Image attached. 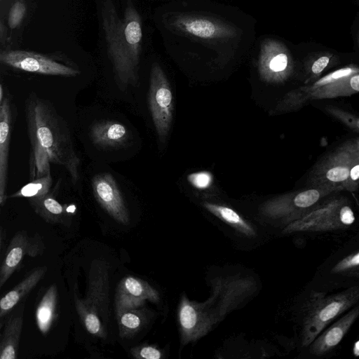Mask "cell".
Listing matches in <instances>:
<instances>
[{
    "label": "cell",
    "instance_id": "obj_1",
    "mask_svg": "<svg viewBox=\"0 0 359 359\" xmlns=\"http://www.w3.org/2000/svg\"><path fill=\"white\" fill-rule=\"evenodd\" d=\"M25 116L32 146V180L50 173V163L63 166L73 184L80 180V158L67 123L48 101L31 94Z\"/></svg>",
    "mask_w": 359,
    "mask_h": 359
},
{
    "label": "cell",
    "instance_id": "obj_2",
    "mask_svg": "<svg viewBox=\"0 0 359 359\" xmlns=\"http://www.w3.org/2000/svg\"><path fill=\"white\" fill-rule=\"evenodd\" d=\"M122 18L112 0H104L102 6V28L116 82L122 90L138 83L142 52L141 17L131 0H127Z\"/></svg>",
    "mask_w": 359,
    "mask_h": 359
},
{
    "label": "cell",
    "instance_id": "obj_3",
    "mask_svg": "<svg viewBox=\"0 0 359 359\" xmlns=\"http://www.w3.org/2000/svg\"><path fill=\"white\" fill-rule=\"evenodd\" d=\"M359 302V285L338 293L312 292L307 301L302 320V343L309 346L316 337L335 320Z\"/></svg>",
    "mask_w": 359,
    "mask_h": 359
},
{
    "label": "cell",
    "instance_id": "obj_4",
    "mask_svg": "<svg viewBox=\"0 0 359 359\" xmlns=\"http://www.w3.org/2000/svg\"><path fill=\"white\" fill-rule=\"evenodd\" d=\"M148 103L159 142L164 144L172 121L173 97L166 75L156 62L151 69Z\"/></svg>",
    "mask_w": 359,
    "mask_h": 359
},
{
    "label": "cell",
    "instance_id": "obj_5",
    "mask_svg": "<svg viewBox=\"0 0 359 359\" xmlns=\"http://www.w3.org/2000/svg\"><path fill=\"white\" fill-rule=\"evenodd\" d=\"M355 222V215L348 205L337 202L315 209L284 228L285 233L322 232L348 229Z\"/></svg>",
    "mask_w": 359,
    "mask_h": 359
},
{
    "label": "cell",
    "instance_id": "obj_6",
    "mask_svg": "<svg viewBox=\"0 0 359 359\" xmlns=\"http://www.w3.org/2000/svg\"><path fill=\"white\" fill-rule=\"evenodd\" d=\"M0 61L15 69L44 75L72 77L80 74L78 69L53 57L24 50H1Z\"/></svg>",
    "mask_w": 359,
    "mask_h": 359
},
{
    "label": "cell",
    "instance_id": "obj_7",
    "mask_svg": "<svg viewBox=\"0 0 359 359\" xmlns=\"http://www.w3.org/2000/svg\"><path fill=\"white\" fill-rule=\"evenodd\" d=\"M91 185L95 198L100 206L118 222L128 224L129 211L114 177L108 172L97 174L93 177Z\"/></svg>",
    "mask_w": 359,
    "mask_h": 359
},
{
    "label": "cell",
    "instance_id": "obj_8",
    "mask_svg": "<svg viewBox=\"0 0 359 359\" xmlns=\"http://www.w3.org/2000/svg\"><path fill=\"white\" fill-rule=\"evenodd\" d=\"M321 193L309 189L292 197H280L269 201L262 206V212L273 219H281L287 225L309 213L307 211L320 199Z\"/></svg>",
    "mask_w": 359,
    "mask_h": 359
},
{
    "label": "cell",
    "instance_id": "obj_9",
    "mask_svg": "<svg viewBox=\"0 0 359 359\" xmlns=\"http://www.w3.org/2000/svg\"><path fill=\"white\" fill-rule=\"evenodd\" d=\"M146 300L158 302V292L144 280L133 276L123 278L118 285L115 297L116 316L127 310L140 308Z\"/></svg>",
    "mask_w": 359,
    "mask_h": 359
},
{
    "label": "cell",
    "instance_id": "obj_10",
    "mask_svg": "<svg viewBox=\"0 0 359 359\" xmlns=\"http://www.w3.org/2000/svg\"><path fill=\"white\" fill-rule=\"evenodd\" d=\"M109 290L107 264L101 260L93 261L89 271L86 298L83 300L104 321L109 318Z\"/></svg>",
    "mask_w": 359,
    "mask_h": 359
},
{
    "label": "cell",
    "instance_id": "obj_11",
    "mask_svg": "<svg viewBox=\"0 0 359 359\" xmlns=\"http://www.w3.org/2000/svg\"><path fill=\"white\" fill-rule=\"evenodd\" d=\"M258 67L262 79L266 82L283 81L290 69L287 50L276 41H266L262 46Z\"/></svg>",
    "mask_w": 359,
    "mask_h": 359
},
{
    "label": "cell",
    "instance_id": "obj_12",
    "mask_svg": "<svg viewBox=\"0 0 359 359\" xmlns=\"http://www.w3.org/2000/svg\"><path fill=\"white\" fill-rule=\"evenodd\" d=\"M172 25L182 34L206 41L226 40L233 37L234 34L226 25L209 18L196 15L178 16L174 20Z\"/></svg>",
    "mask_w": 359,
    "mask_h": 359
},
{
    "label": "cell",
    "instance_id": "obj_13",
    "mask_svg": "<svg viewBox=\"0 0 359 359\" xmlns=\"http://www.w3.org/2000/svg\"><path fill=\"white\" fill-rule=\"evenodd\" d=\"M358 317L359 304H357L316 337L309 346L310 353L323 356L333 351Z\"/></svg>",
    "mask_w": 359,
    "mask_h": 359
},
{
    "label": "cell",
    "instance_id": "obj_14",
    "mask_svg": "<svg viewBox=\"0 0 359 359\" xmlns=\"http://www.w3.org/2000/svg\"><path fill=\"white\" fill-rule=\"evenodd\" d=\"M13 112L8 96L0 102V205L7 199L8 154L11 137Z\"/></svg>",
    "mask_w": 359,
    "mask_h": 359
},
{
    "label": "cell",
    "instance_id": "obj_15",
    "mask_svg": "<svg viewBox=\"0 0 359 359\" xmlns=\"http://www.w3.org/2000/svg\"><path fill=\"white\" fill-rule=\"evenodd\" d=\"M90 137L95 146L112 149L127 144L130 139V132L125 125L118 121L101 120L91 126Z\"/></svg>",
    "mask_w": 359,
    "mask_h": 359
},
{
    "label": "cell",
    "instance_id": "obj_16",
    "mask_svg": "<svg viewBox=\"0 0 359 359\" xmlns=\"http://www.w3.org/2000/svg\"><path fill=\"white\" fill-rule=\"evenodd\" d=\"M36 252L25 231L18 232L11 240L0 269V287L11 276L28 252Z\"/></svg>",
    "mask_w": 359,
    "mask_h": 359
},
{
    "label": "cell",
    "instance_id": "obj_17",
    "mask_svg": "<svg viewBox=\"0 0 359 359\" xmlns=\"http://www.w3.org/2000/svg\"><path fill=\"white\" fill-rule=\"evenodd\" d=\"M46 267L34 269L14 288L4 295L0 301V317L7 315L40 281Z\"/></svg>",
    "mask_w": 359,
    "mask_h": 359
},
{
    "label": "cell",
    "instance_id": "obj_18",
    "mask_svg": "<svg viewBox=\"0 0 359 359\" xmlns=\"http://www.w3.org/2000/svg\"><path fill=\"white\" fill-rule=\"evenodd\" d=\"M23 305L18 314L11 316L5 323L0 344V358L15 359L22 328Z\"/></svg>",
    "mask_w": 359,
    "mask_h": 359
},
{
    "label": "cell",
    "instance_id": "obj_19",
    "mask_svg": "<svg viewBox=\"0 0 359 359\" xmlns=\"http://www.w3.org/2000/svg\"><path fill=\"white\" fill-rule=\"evenodd\" d=\"M57 289L52 285L46 290L36 311V324L40 332L46 334L50 329L57 316Z\"/></svg>",
    "mask_w": 359,
    "mask_h": 359
},
{
    "label": "cell",
    "instance_id": "obj_20",
    "mask_svg": "<svg viewBox=\"0 0 359 359\" xmlns=\"http://www.w3.org/2000/svg\"><path fill=\"white\" fill-rule=\"evenodd\" d=\"M34 211L50 223H63L69 212L50 193L44 196L29 198Z\"/></svg>",
    "mask_w": 359,
    "mask_h": 359
},
{
    "label": "cell",
    "instance_id": "obj_21",
    "mask_svg": "<svg viewBox=\"0 0 359 359\" xmlns=\"http://www.w3.org/2000/svg\"><path fill=\"white\" fill-rule=\"evenodd\" d=\"M203 206L212 214L229 224L247 236H254L256 232L253 227L233 209L218 204L205 202Z\"/></svg>",
    "mask_w": 359,
    "mask_h": 359
},
{
    "label": "cell",
    "instance_id": "obj_22",
    "mask_svg": "<svg viewBox=\"0 0 359 359\" xmlns=\"http://www.w3.org/2000/svg\"><path fill=\"white\" fill-rule=\"evenodd\" d=\"M74 302L76 311L87 331L95 336L105 338L107 332L97 313L83 299H79L76 293Z\"/></svg>",
    "mask_w": 359,
    "mask_h": 359
},
{
    "label": "cell",
    "instance_id": "obj_23",
    "mask_svg": "<svg viewBox=\"0 0 359 359\" xmlns=\"http://www.w3.org/2000/svg\"><path fill=\"white\" fill-rule=\"evenodd\" d=\"M121 338H131L140 331L146 320L142 310L139 308L127 310L116 316Z\"/></svg>",
    "mask_w": 359,
    "mask_h": 359
},
{
    "label": "cell",
    "instance_id": "obj_24",
    "mask_svg": "<svg viewBox=\"0 0 359 359\" xmlns=\"http://www.w3.org/2000/svg\"><path fill=\"white\" fill-rule=\"evenodd\" d=\"M331 275L359 280V250L344 256L330 269Z\"/></svg>",
    "mask_w": 359,
    "mask_h": 359
},
{
    "label": "cell",
    "instance_id": "obj_25",
    "mask_svg": "<svg viewBox=\"0 0 359 359\" xmlns=\"http://www.w3.org/2000/svg\"><path fill=\"white\" fill-rule=\"evenodd\" d=\"M52 182L51 175L49 173L44 177L32 180L10 197L32 198L44 196L50 193Z\"/></svg>",
    "mask_w": 359,
    "mask_h": 359
},
{
    "label": "cell",
    "instance_id": "obj_26",
    "mask_svg": "<svg viewBox=\"0 0 359 359\" xmlns=\"http://www.w3.org/2000/svg\"><path fill=\"white\" fill-rule=\"evenodd\" d=\"M26 13V5L24 0H15L10 8L8 15V25L13 30L21 24Z\"/></svg>",
    "mask_w": 359,
    "mask_h": 359
},
{
    "label": "cell",
    "instance_id": "obj_27",
    "mask_svg": "<svg viewBox=\"0 0 359 359\" xmlns=\"http://www.w3.org/2000/svg\"><path fill=\"white\" fill-rule=\"evenodd\" d=\"M190 184L198 189H205L210 187L212 182V175L206 171L194 172L188 175Z\"/></svg>",
    "mask_w": 359,
    "mask_h": 359
},
{
    "label": "cell",
    "instance_id": "obj_28",
    "mask_svg": "<svg viewBox=\"0 0 359 359\" xmlns=\"http://www.w3.org/2000/svg\"><path fill=\"white\" fill-rule=\"evenodd\" d=\"M131 354L136 358L160 359L161 351L152 346H142L131 349Z\"/></svg>",
    "mask_w": 359,
    "mask_h": 359
},
{
    "label": "cell",
    "instance_id": "obj_29",
    "mask_svg": "<svg viewBox=\"0 0 359 359\" xmlns=\"http://www.w3.org/2000/svg\"><path fill=\"white\" fill-rule=\"evenodd\" d=\"M350 176V170L344 166L331 168L326 172V177L331 182H339L345 181Z\"/></svg>",
    "mask_w": 359,
    "mask_h": 359
},
{
    "label": "cell",
    "instance_id": "obj_30",
    "mask_svg": "<svg viewBox=\"0 0 359 359\" xmlns=\"http://www.w3.org/2000/svg\"><path fill=\"white\" fill-rule=\"evenodd\" d=\"M355 72L353 68L346 67L344 69H339L335 71L325 77L323 78L321 80L318 82V84H324L327 83L331 81H336L338 79H341L344 77H347L349 75L352 74L353 72Z\"/></svg>",
    "mask_w": 359,
    "mask_h": 359
},
{
    "label": "cell",
    "instance_id": "obj_31",
    "mask_svg": "<svg viewBox=\"0 0 359 359\" xmlns=\"http://www.w3.org/2000/svg\"><path fill=\"white\" fill-rule=\"evenodd\" d=\"M330 62V57L323 55L318 58L311 67L312 72L318 74L327 66Z\"/></svg>",
    "mask_w": 359,
    "mask_h": 359
},
{
    "label": "cell",
    "instance_id": "obj_32",
    "mask_svg": "<svg viewBox=\"0 0 359 359\" xmlns=\"http://www.w3.org/2000/svg\"><path fill=\"white\" fill-rule=\"evenodd\" d=\"M349 83L352 89L355 91H359V74L351 76Z\"/></svg>",
    "mask_w": 359,
    "mask_h": 359
},
{
    "label": "cell",
    "instance_id": "obj_33",
    "mask_svg": "<svg viewBox=\"0 0 359 359\" xmlns=\"http://www.w3.org/2000/svg\"><path fill=\"white\" fill-rule=\"evenodd\" d=\"M350 177L353 180L359 179V164L353 166L350 170Z\"/></svg>",
    "mask_w": 359,
    "mask_h": 359
},
{
    "label": "cell",
    "instance_id": "obj_34",
    "mask_svg": "<svg viewBox=\"0 0 359 359\" xmlns=\"http://www.w3.org/2000/svg\"><path fill=\"white\" fill-rule=\"evenodd\" d=\"M6 36V27L4 24L3 20H1L0 22V39L1 42L3 43L4 40H5Z\"/></svg>",
    "mask_w": 359,
    "mask_h": 359
},
{
    "label": "cell",
    "instance_id": "obj_35",
    "mask_svg": "<svg viewBox=\"0 0 359 359\" xmlns=\"http://www.w3.org/2000/svg\"><path fill=\"white\" fill-rule=\"evenodd\" d=\"M353 354L355 357H359V339L353 345Z\"/></svg>",
    "mask_w": 359,
    "mask_h": 359
},
{
    "label": "cell",
    "instance_id": "obj_36",
    "mask_svg": "<svg viewBox=\"0 0 359 359\" xmlns=\"http://www.w3.org/2000/svg\"><path fill=\"white\" fill-rule=\"evenodd\" d=\"M4 91L3 84L0 86V102H1L4 98Z\"/></svg>",
    "mask_w": 359,
    "mask_h": 359
},
{
    "label": "cell",
    "instance_id": "obj_37",
    "mask_svg": "<svg viewBox=\"0 0 359 359\" xmlns=\"http://www.w3.org/2000/svg\"><path fill=\"white\" fill-rule=\"evenodd\" d=\"M1 2L4 1H6V0H0Z\"/></svg>",
    "mask_w": 359,
    "mask_h": 359
}]
</instances>
